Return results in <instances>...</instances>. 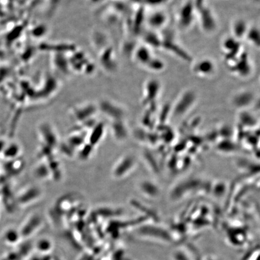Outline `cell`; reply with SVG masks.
I'll use <instances>...</instances> for the list:
<instances>
[{"instance_id": "1", "label": "cell", "mask_w": 260, "mask_h": 260, "mask_svg": "<svg viewBox=\"0 0 260 260\" xmlns=\"http://www.w3.org/2000/svg\"><path fill=\"white\" fill-rule=\"evenodd\" d=\"M195 3L196 14L198 13L199 23L202 30L207 34H212L217 29V21L212 10L204 4L203 0H196Z\"/></svg>"}, {"instance_id": "2", "label": "cell", "mask_w": 260, "mask_h": 260, "mask_svg": "<svg viewBox=\"0 0 260 260\" xmlns=\"http://www.w3.org/2000/svg\"><path fill=\"white\" fill-rule=\"evenodd\" d=\"M196 10L193 1H188L182 5L178 14V23L183 29H187L195 21Z\"/></svg>"}, {"instance_id": "3", "label": "cell", "mask_w": 260, "mask_h": 260, "mask_svg": "<svg viewBox=\"0 0 260 260\" xmlns=\"http://www.w3.org/2000/svg\"><path fill=\"white\" fill-rule=\"evenodd\" d=\"M167 51L174 54L175 56L180 57L181 59L189 61L191 59L190 56L188 55L187 52L183 50V48L178 44L175 40L174 36L170 33H167L164 37H161V46Z\"/></svg>"}, {"instance_id": "4", "label": "cell", "mask_w": 260, "mask_h": 260, "mask_svg": "<svg viewBox=\"0 0 260 260\" xmlns=\"http://www.w3.org/2000/svg\"><path fill=\"white\" fill-rule=\"evenodd\" d=\"M230 66L232 72L238 75L245 77L250 75L251 73V65L246 53L242 52L239 56L233 61L228 64Z\"/></svg>"}, {"instance_id": "5", "label": "cell", "mask_w": 260, "mask_h": 260, "mask_svg": "<svg viewBox=\"0 0 260 260\" xmlns=\"http://www.w3.org/2000/svg\"><path fill=\"white\" fill-rule=\"evenodd\" d=\"M196 99V95L192 90H188L183 93L175 104L174 109L175 114L181 116L186 113L192 108Z\"/></svg>"}, {"instance_id": "6", "label": "cell", "mask_w": 260, "mask_h": 260, "mask_svg": "<svg viewBox=\"0 0 260 260\" xmlns=\"http://www.w3.org/2000/svg\"><path fill=\"white\" fill-rule=\"evenodd\" d=\"M161 89V84L157 79H150L145 84L144 91V104L154 103Z\"/></svg>"}, {"instance_id": "7", "label": "cell", "mask_w": 260, "mask_h": 260, "mask_svg": "<svg viewBox=\"0 0 260 260\" xmlns=\"http://www.w3.org/2000/svg\"><path fill=\"white\" fill-rule=\"evenodd\" d=\"M216 65L214 62L210 59L205 58L199 60L193 66V72L196 75L204 77L212 75L215 73Z\"/></svg>"}, {"instance_id": "8", "label": "cell", "mask_w": 260, "mask_h": 260, "mask_svg": "<svg viewBox=\"0 0 260 260\" xmlns=\"http://www.w3.org/2000/svg\"><path fill=\"white\" fill-rule=\"evenodd\" d=\"M135 161L133 158L130 157H125L117 161L114 166L113 175L116 179L123 177L131 171L133 168Z\"/></svg>"}, {"instance_id": "9", "label": "cell", "mask_w": 260, "mask_h": 260, "mask_svg": "<svg viewBox=\"0 0 260 260\" xmlns=\"http://www.w3.org/2000/svg\"><path fill=\"white\" fill-rule=\"evenodd\" d=\"M254 101V95L248 90L241 91L232 98V105L238 109H245L250 106Z\"/></svg>"}, {"instance_id": "10", "label": "cell", "mask_w": 260, "mask_h": 260, "mask_svg": "<svg viewBox=\"0 0 260 260\" xmlns=\"http://www.w3.org/2000/svg\"><path fill=\"white\" fill-rule=\"evenodd\" d=\"M168 21V16L162 11H156L147 18L148 24L150 30H155L162 28Z\"/></svg>"}, {"instance_id": "11", "label": "cell", "mask_w": 260, "mask_h": 260, "mask_svg": "<svg viewBox=\"0 0 260 260\" xmlns=\"http://www.w3.org/2000/svg\"><path fill=\"white\" fill-rule=\"evenodd\" d=\"M249 27L246 21L243 20H237L234 21L232 26V37L240 40L245 37Z\"/></svg>"}, {"instance_id": "12", "label": "cell", "mask_w": 260, "mask_h": 260, "mask_svg": "<svg viewBox=\"0 0 260 260\" xmlns=\"http://www.w3.org/2000/svg\"><path fill=\"white\" fill-rule=\"evenodd\" d=\"M135 57L137 61L144 67H147L154 56L150 49L147 46H141L136 52Z\"/></svg>"}, {"instance_id": "13", "label": "cell", "mask_w": 260, "mask_h": 260, "mask_svg": "<svg viewBox=\"0 0 260 260\" xmlns=\"http://www.w3.org/2000/svg\"><path fill=\"white\" fill-rule=\"evenodd\" d=\"M144 41L146 46L150 49L161 48V37L156 34L154 30H150L144 35Z\"/></svg>"}, {"instance_id": "14", "label": "cell", "mask_w": 260, "mask_h": 260, "mask_svg": "<svg viewBox=\"0 0 260 260\" xmlns=\"http://www.w3.org/2000/svg\"><path fill=\"white\" fill-rule=\"evenodd\" d=\"M251 44L259 47L260 45V31L256 27L249 28L246 33L245 37Z\"/></svg>"}, {"instance_id": "15", "label": "cell", "mask_w": 260, "mask_h": 260, "mask_svg": "<svg viewBox=\"0 0 260 260\" xmlns=\"http://www.w3.org/2000/svg\"><path fill=\"white\" fill-rule=\"evenodd\" d=\"M141 188L142 192L146 194L147 195L155 196L159 192L157 186L150 182L142 183Z\"/></svg>"}, {"instance_id": "16", "label": "cell", "mask_w": 260, "mask_h": 260, "mask_svg": "<svg viewBox=\"0 0 260 260\" xmlns=\"http://www.w3.org/2000/svg\"><path fill=\"white\" fill-rule=\"evenodd\" d=\"M146 67L150 71L160 72L165 68V64L160 59L154 57Z\"/></svg>"}, {"instance_id": "17", "label": "cell", "mask_w": 260, "mask_h": 260, "mask_svg": "<svg viewBox=\"0 0 260 260\" xmlns=\"http://www.w3.org/2000/svg\"><path fill=\"white\" fill-rule=\"evenodd\" d=\"M145 4L149 6H158L165 3L167 0H144Z\"/></svg>"}]
</instances>
